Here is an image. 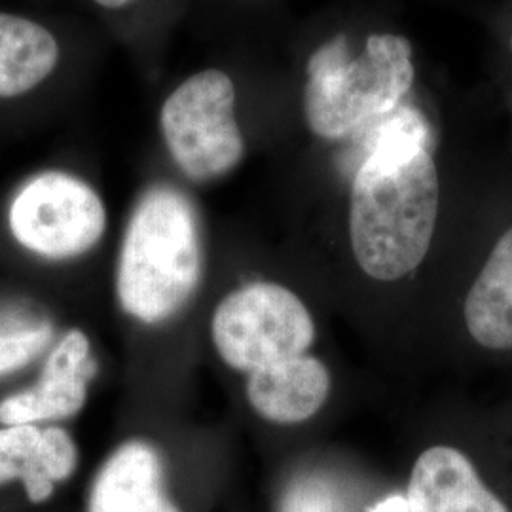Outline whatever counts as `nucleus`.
<instances>
[{
	"mask_svg": "<svg viewBox=\"0 0 512 512\" xmlns=\"http://www.w3.org/2000/svg\"><path fill=\"white\" fill-rule=\"evenodd\" d=\"M439 203V173L429 148L368 150L349 198V238L361 270L376 281L412 274L429 253Z\"/></svg>",
	"mask_w": 512,
	"mask_h": 512,
	"instance_id": "obj_1",
	"label": "nucleus"
},
{
	"mask_svg": "<svg viewBox=\"0 0 512 512\" xmlns=\"http://www.w3.org/2000/svg\"><path fill=\"white\" fill-rule=\"evenodd\" d=\"M200 224L181 190L156 184L139 198L122 241L116 296L145 325L177 315L202 281Z\"/></svg>",
	"mask_w": 512,
	"mask_h": 512,
	"instance_id": "obj_2",
	"label": "nucleus"
},
{
	"mask_svg": "<svg viewBox=\"0 0 512 512\" xmlns=\"http://www.w3.org/2000/svg\"><path fill=\"white\" fill-rule=\"evenodd\" d=\"M412 46L406 38L374 33L361 55L348 38H330L308 61L304 114L317 137L348 139L403 105L414 84Z\"/></svg>",
	"mask_w": 512,
	"mask_h": 512,
	"instance_id": "obj_3",
	"label": "nucleus"
},
{
	"mask_svg": "<svg viewBox=\"0 0 512 512\" xmlns=\"http://www.w3.org/2000/svg\"><path fill=\"white\" fill-rule=\"evenodd\" d=\"M211 338L226 365L251 374L306 353L315 340V323L293 291L256 281L222 298Z\"/></svg>",
	"mask_w": 512,
	"mask_h": 512,
	"instance_id": "obj_4",
	"label": "nucleus"
},
{
	"mask_svg": "<svg viewBox=\"0 0 512 512\" xmlns=\"http://www.w3.org/2000/svg\"><path fill=\"white\" fill-rule=\"evenodd\" d=\"M234 105V82L217 69L190 76L165 99L160 114L165 145L188 179H219L243 160Z\"/></svg>",
	"mask_w": 512,
	"mask_h": 512,
	"instance_id": "obj_5",
	"label": "nucleus"
},
{
	"mask_svg": "<svg viewBox=\"0 0 512 512\" xmlns=\"http://www.w3.org/2000/svg\"><path fill=\"white\" fill-rule=\"evenodd\" d=\"M8 220L21 247L50 260H67L99 243L107 211L90 184L63 171H46L19 188Z\"/></svg>",
	"mask_w": 512,
	"mask_h": 512,
	"instance_id": "obj_6",
	"label": "nucleus"
},
{
	"mask_svg": "<svg viewBox=\"0 0 512 512\" xmlns=\"http://www.w3.org/2000/svg\"><path fill=\"white\" fill-rule=\"evenodd\" d=\"M97 372L92 346L82 330H69L50 351L37 385L0 403V423L21 425L67 420L88 401V384Z\"/></svg>",
	"mask_w": 512,
	"mask_h": 512,
	"instance_id": "obj_7",
	"label": "nucleus"
},
{
	"mask_svg": "<svg viewBox=\"0 0 512 512\" xmlns=\"http://www.w3.org/2000/svg\"><path fill=\"white\" fill-rule=\"evenodd\" d=\"M76 465L78 448L65 429H40L37 423L0 427V486L19 480L31 503H46Z\"/></svg>",
	"mask_w": 512,
	"mask_h": 512,
	"instance_id": "obj_8",
	"label": "nucleus"
},
{
	"mask_svg": "<svg viewBox=\"0 0 512 512\" xmlns=\"http://www.w3.org/2000/svg\"><path fill=\"white\" fill-rule=\"evenodd\" d=\"M88 512H181L165 490L160 452L147 440L118 446L93 476Z\"/></svg>",
	"mask_w": 512,
	"mask_h": 512,
	"instance_id": "obj_9",
	"label": "nucleus"
},
{
	"mask_svg": "<svg viewBox=\"0 0 512 512\" xmlns=\"http://www.w3.org/2000/svg\"><path fill=\"white\" fill-rule=\"evenodd\" d=\"M406 501L410 512H509L469 458L452 446H433L421 454Z\"/></svg>",
	"mask_w": 512,
	"mask_h": 512,
	"instance_id": "obj_10",
	"label": "nucleus"
},
{
	"mask_svg": "<svg viewBox=\"0 0 512 512\" xmlns=\"http://www.w3.org/2000/svg\"><path fill=\"white\" fill-rule=\"evenodd\" d=\"M329 368L308 353L247 374V401L256 414L274 423H302L329 399Z\"/></svg>",
	"mask_w": 512,
	"mask_h": 512,
	"instance_id": "obj_11",
	"label": "nucleus"
},
{
	"mask_svg": "<svg viewBox=\"0 0 512 512\" xmlns=\"http://www.w3.org/2000/svg\"><path fill=\"white\" fill-rule=\"evenodd\" d=\"M465 325L482 348L512 349V228L495 243L467 294Z\"/></svg>",
	"mask_w": 512,
	"mask_h": 512,
	"instance_id": "obj_12",
	"label": "nucleus"
},
{
	"mask_svg": "<svg viewBox=\"0 0 512 512\" xmlns=\"http://www.w3.org/2000/svg\"><path fill=\"white\" fill-rule=\"evenodd\" d=\"M54 35L31 19L0 12V97H18L44 82L57 65Z\"/></svg>",
	"mask_w": 512,
	"mask_h": 512,
	"instance_id": "obj_13",
	"label": "nucleus"
},
{
	"mask_svg": "<svg viewBox=\"0 0 512 512\" xmlns=\"http://www.w3.org/2000/svg\"><path fill=\"white\" fill-rule=\"evenodd\" d=\"M52 325L33 329L0 330V376L33 363L52 344Z\"/></svg>",
	"mask_w": 512,
	"mask_h": 512,
	"instance_id": "obj_14",
	"label": "nucleus"
},
{
	"mask_svg": "<svg viewBox=\"0 0 512 512\" xmlns=\"http://www.w3.org/2000/svg\"><path fill=\"white\" fill-rule=\"evenodd\" d=\"M279 512H344V503L327 482L304 478L287 490Z\"/></svg>",
	"mask_w": 512,
	"mask_h": 512,
	"instance_id": "obj_15",
	"label": "nucleus"
},
{
	"mask_svg": "<svg viewBox=\"0 0 512 512\" xmlns=\"http://www.w3.org/2000/svg\"><path fill=\"white\" fill-rule=\"evenodd\" d=\"M372 512H410V509H408L406 497L391 495V497H387L382 503H378L376 509Z\"/></svg>",
	"mask_w": 512,
	"mask_h": 512,
	"instance_id": "obj_16",
	"label": "nucleus"
},
{
	"mask_svg": "<svg viewBox=\"0 0 512 512\" xmlns=\"http://www.w3.org/2000/svg\"><path fill=\"white\" fill-rule=\"evenodd\" d=\"M93 2H97V4H99V6H103V8L116 10V8H122V6H126V4H129L131 0H93Z\"/></svg>",
	"mask_w": 512,
	"mask_h": 512,
	"instance_id": "obj_17",
	"label": "nucleus"
}]
</instances>
